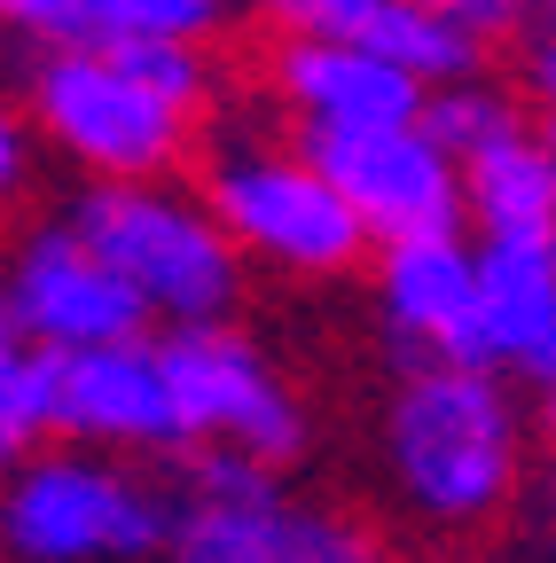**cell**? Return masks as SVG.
<instances>
[{
	"mask_svg": "<svg viewBox=\"0 0 556 563\" xmlns=\"http://www.w3.org/2000/svg\"><path fill=\"white\" fill-rule=\"evenodd\" d=\"M525 446H533V422L517 415L510 384L447 361H415L392 384L384 431H377L392 493L439 532L494 525L525 485Z\"/></svg>",
	"mask_w": 556,
	"mask_h": 563,
	"instance_id": "obj_1",
	"label": "cell"
},
{
	"mask_svg": "<svg viewBox=\"0 0 556 563\" xmlns=\"http://www.w3.org/2000/svg\"><path fill=\"white\" fill-rule=\"evenodd\" d=\"M72 228L142 306V321L173 329H220L243 298V258L212 228V211L181 180H133V188H79Z\"/></svg>",
	"mask_w": 556,
	"mask_h": 563,
	"instance_id": "obj_2",
	"label": "cell"
},
{
	"mask_svg": "<svg viewBox=\"0 0 556 563\" xmlns=\"http://www.w3.org/2000/svg\"><path fill=\"white\" fill-rule=\"evenodd\" d=\"M24 125L72 173H87V188L173 180L196 150V118L173 110L126 55H32Z\"/></svg>",
	"mask_w": 556,
	"mask_h": 563,
	"instance_id": "obj_3",
	"label": "cell"
},
{
	"mask_svg": "<svg viewBox=\"0 0 556 563\" xmlns=\"http://www.w3.org/2000/svg\"><path fill=\"white\" fill-rule=\"evenodd\" d=\"M173 540V501L79 446H40L0 477V563H150Z\"/></svg>",
	"mask_w": 556,
	"mask_h": 563,
	"instance_id": "obj_4",
	"label": "cell"
},
{
	"mask_svg": "<svg viewBox=\"0 0 556 563\" xmlns=\"http://www.w3.org/2000/svg\"><path fill=\"white\" fill-rule=\"evenodd\" d=\"M204 211L228 235V251L274 274L298 282H337L369 258L353 211L337 203V188L321 180V165L298 150V141L274 133H228L212 157H204Z\"/></svg>",
	"mask_w": 556,
	"mask_h": 563,
	"instance_id": "obj_5",
	"label": "cell"
},
{
	"mask_svg": "<svg viewBox=\"0 0 556 563\" xmlns=\"http://www.w3.org/2000/svg\"><path fill=\"white\" fill-rule=\"evenodd\" d=\"M157 368H165V391H173L181 446L236 454V462H259L274 477L306 446V407H298L291 376L243 329H228V321L220 329H173L157 344Z\"/></svg>",
	"mask_w": 556,
	"mask_h": 563,
	"instance_id": "obj_6",
	"label": "cell"
},
{
	"mask_svg": "<svg viewBox=\"0 0 556 563\" xmlns=\"http://www.w3.org/2000/svg\"><path fill=\"white\" fill-rule=\"evenodd\" d=\"M0 321H9L17 344L47 352V361H72V352H102V344H133L150 336L142 306L126 298V282L63 228H32L9 266H0Z\"/></svg>",
	"mask_w": 556,
	"mask_h": 563,
	"instance_id": "obj_7",
	"label": "cell"
},
{
	"mask_svg": "<svg viewBox=\"0 0 556 563\" xmlns=\"http://www.w3.org/2000/svg\"><path fill=\"white\" fill-rule=\"evenodd\" d=\"M298 150L321 165V180L353 211L369 251L424 243V235H462L455 157L424 125H392V133H361V141H298Z\"/></svg>",
	"mask_w": 556,
	"mask_h": 563,
	"instance_id": "obj_8",
	"label": "cell"
},
{
	"mask_svg": "<svg viewBox=\"0 0 556 563\" xmlns=\"http://www.w3.org/2000/svg\"><path fill=\"white\" fill-rule=\"evenodd\" d=\"M165 563H384V540L353 509L266 485V493H243V501L173 509Z\"/></svg>",
	"mask_w": 556,
	"mask_h": 563,
	"instance_id": "obj_9",
	"label": "cell"
},
{
	"mask_svg": "<svg viewBox=\"0 0 556 563\" xmlns=\"http://www.w3.org/2000/svg\"><path fill=\"white\" fill-rule=\"evenodd\" d=\"M55 431L63 446L126 462V454H173L181 422H173V391L157 368V344H102V352H72L55 361Z\"/></svg>",
	"mask_w": 556,
	"mask_h": 563,
	"instance_id": "obj_10",
	"label": "cell"
},
{
	"mask_svg": "<svg viewBox=\"0 0 556 563\" xmlns=\"http://www.w3.org/2000/svg\"><path fill=\"white\" fill-rule=\"evenodd\" d=\"M291 40H337V47H361L377 63H392L400 79L415 87H462L486 79V47L455 24L447 0H291L283 9Z\"/></svg>",
	"mask_w": 556,
	"mask_h": 563,
	"instance_id": "obj_11",
	"label": "cell"
},
{
	"mask_svg": "<svg viewBox=\"0 0 556 563\" xmlns=\"http://www.w3.org/2000/svg\"><path fill=\"white\" fill-rule=\"evenodd\" d=\"M274 95L306 125V141H361L424 118V87L400 79L392 63L337 40H291V32L274 47Z\"/></svg>",
	"mask_w": 556,
	"mask_h": 563,
	"instance_id": "obj_12",
	"label": "cell"
},
{
	"mask_svg": "<svg viewBox=\"0 0 556 563\" xmlns=\"http://www.w3.org/2000/svg\"><path fill=\"white\" fill-rule=\"evenodd\" d=\"M556 336V235L548 243H478L470 258V313L447 368L525 376Z\"/></svg>",
	"mask_w": 556,
	"mask_h": 563,
	"instance_id": "obj_13",
	"label": "cell"
},
{
	"mask_svg": "<svg viewBox=\"0 0 556 563\" xmlns=\"http://www.w3.org/2000/svg\"><path fill=\"white\" fill-rule=\"evenodd\" d=\"M0 32L32 55H133V47H204L228 32V9L212 0H9Z\"/></svg>",
	"mask_w": 556,
	"mask_h": 563,
	"instance_id": "obj_14",
	"label": "cell"
},
{
	"mask_svg": "<svg viewBox=\"0 0 556 563\" xmlns=\"http://www.w3.org/2000/svg\"><path fill=\"white\" fill-rule=\"evenodd\" d=\"M455 188H462V228H478V243H548L556 235V133H541L533 118L502 125L455 165Z\"/></svg>",
	"mask_w": 556,
	"mask_h": 563,
	"instance_id": "obj_15",
	"label": "cell"
},
{
	"mask_svg": "<svg viewBox=\"0 0 556 563\" xmlns=\"http://www.w3.org/2000/svg\"><path fill=\"white\" fill-rule=\"evenodd\" d=\"M470 235H424L377 251V321L424 361H455V336L470 313Z\"/></svg>",
	"mask_w": 556,
	"mask_h": 563,
	"instance_id": "obj_16",
	"label": "cell"
},
{
	"mask_svg": "<svg viewBox=\"0 0 556 563\" xmlns=\"http://www.w3.org/2000/svg\"><path fill=\"white\" fill-rule=\"evenodd\" d=\"M55 439V361L32 344H0V477Z\"/></svg>",
	"mask_w": 556,
	"mask_h": 563,
	"instance_id": "obj_17",
	"label": "cell"
},
{
	"mask_svg": "<svg viewBox=\"0 0 556 563\" xmlns=\"http://www.w3.org/2000/svg\"><path fill=\"white\" fill-rule=\"evenodd\" d=\"M517 118H525L517 95H502L494 79H462V87H432V95H424V118H415V125H424L439 150L462 165L478 141H494V133L517 125Z\"/></svg>",
	"mask_w": 556,
	"mask_h": 563,
	"instance_id": "obj_18",
	"label": "cell"
},
{
	"mask_svg": "<svg viewBox=\"0 0 556 563\" xmlns=\"http://www.w3.org/2000/svg\"><path fill=\"white\" fill-rule=\"evenodd\" d=\"M32 188V125L17 110V95L0 87V203H17Z\"/></svg>",
	"mask_w": 556,
	"mask_h": 563,
	"instance_id": "obj_19",
	"label": "cell"
},
{
	"mask_svg": "<svg viewBox=\"0 0 556 563\" xmlns=\"http://www.w3.org/2000/svg\"><path fill=\"white\" fill-rule=\"evenodd\" d=\"M525 95L556 118V32H541V40L525 47Z\"/></svg>",
	"mask_w": 556,
	"mask_h": 563,
	"instance_id": "obj_20",
	"label": "cell"
},
{
	"mask_svg": "<svg viewBox=\"0 0 556 563\" xmlns=\"http://www.w3.org/2000/svg\"><path fill=\"white\" fill-rule=\"evenodd\" d=\"M525 376H533V422H541V431L556 439V336L541 344V361H533Z\"/></svg>",
	"mask_w": 556,
	"mask_h": 563,
	"instance_id": "obj_21",
	"label": "cell"
},
{
	"mask_svg": "<svg viewBox=\"0 0 556 563\" xmlns=\"http://www.w3.org/2000/svg\"><path fill=\"white\" fill-rule=\"evenodd\" d=\"M541 540H548V548H556V470H548V477H541Z\"/></svg>",
	"mask_w": 556,
	"mask_h": 563,
	"instance_id": "obj_22",
	"label": "cell"
},
{
	"mask_svg": "<svg viewBox=\"0 0 556 563\" xmlns=\"http://www.w3.org/2000/svg\"><path fill=\"white\" fill-rule=\"evenodd\" d=\"M0 344H9V321H0Z\"/></svg>",
	"mask_w": 556,
	"mask_h": 563,
	"instance_id": "obj_23",
	"label": "cell"
},
{
	"mask_svg": "<svg viewBox=\"0 0 556 563\" xmlns=\"http://www.w3.org/2000/svg\"><path fill=\"white\" fill-rule=\"evenodd\" d=\"M548 32H556V9H548Z\"/></svg>",
	"mask_w": 556,
	"mask_h": 563,
	"instance_id": "obj_24",
	"label": "cell"
}]
</instances>
